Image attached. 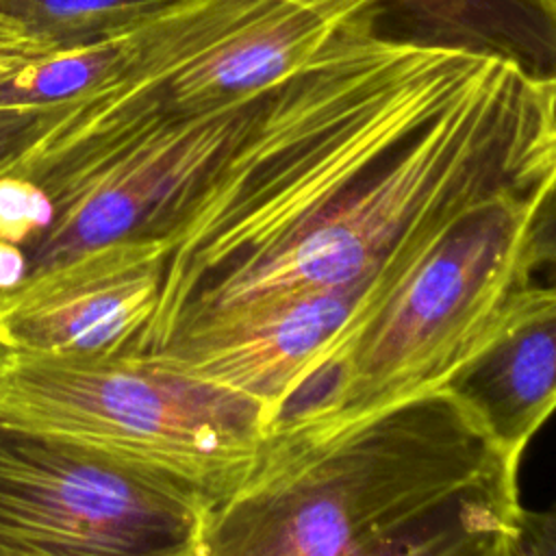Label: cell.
I'll return each mask as SVG.
<instances>
[{
  "instance_id": "1",
  "label": "cell",
  "mask_w": 556,
  "mask_h": 556,
  "mask_svg": "<svg viewBox=\"0 0 556 556\" xmlns=\"http://www.w3.org/2000/svg\"><path fill=\"white\" fill-rule=\"evenodd\" d=\"M556 180V80L343 24L243 102L141 352L365 282L502 191Z\"/></svg>"
},
{
  "instance_id": "2",
  "label": "cell",
  "mask_w": 556,
  "mask_h": 556,
  "mask_svg": "<svg viewBox=\"0 0 556 556\" xmlns=\"http://www.w3.org/2000/svg\"><path fill=\"white\" fill-rule=\"evenodd\" d=\"M519 460L443 387L276 428L204 510L200 556H513Z\"/></svg>"
},
{
  "instance_id": "3",
  "label": "cell",
  "mask_w": 556,
  "mask_h": 556,
  "mask_svg": "<svg viewBox=\"0 0 556 556\" xmlns=\"http://www.w3.org/2000/svg\"><path fill=\"white\" fill-rule=\"evenodd\" d=\"M549 185L495 193L450 219L304 380L271 430L343 421L441 389L526 285V230Z\"/></svg>"
},
{
  "instance_id": "4",
  "label": "cell",
  "mask_w": 556,
  "mask_h": 556,
  "mask_svg": "<svg viewBox=\"0 0 556 556\" xmlns=\"http://www.w3.org/2000/svg\"><path fill=\"white\" fill-rule=\"evenodd\" d=\"M0 417L150 463L213 502L248 476L271 434L258 400L143 354L0 350Z\"/></svg>"
},
{
  "instance_id": "5",
  "label": "cell",
  "mask_w": 556,
  "mask_h": 556,
  "mask_svg": "<svg viewBox=\"0 0 556 556\" xmlns=\"http://www.w3.org/2000/svg\"><path fill=\"white\" fill-rule=\"evenodd\" d=\"M193 482L0 417V556H200Z\"/></svg>"
},
{
  "instance_id": "6",
  "label": "cell",
  "mask_w": 556,
  "mask_h": 556,
  "mask_svg": "<svg viewBox=\"0 0 556 556\" xmlns=\"http://www.w3.org/2000/svg\"><path fill=\"white\" fill-rule=\"evenodd\" d=\"M343 24L365 26L334 0H193L180 28L163 35L148 70L70 100L28 152L191 119L258 96Z\"/></svg>"
},
{
  "instance_id": "7",
  "label": "cell",
  "mask_w": 556,
  "mask_h": 556,
  "mask_svg": "<svg viewBox=\"0 0 556 556\" xmlns=\"http://www.w3.org/2000/svg\"><path fill=\"white\" fill-rule=\"evenodd\" d=\"M169 250H100L2 293L0 350L87 358L139 354L161 302Z\"/></svg>"
},
{
  "instance_id": "8",
  "label": "cell",
  "mask_w": 556,
  "mask_h": 556,
  "mask_svg": "<svg viewBox=\"0 0 556 556\" xmlns=\"http://www.w3.org/2000/svg\"><path fill=\"white\" fill-rule=\"evenodd\" d=\"M415 254L378 278L315 291L265 308L235 324L182 339L154 358L258 400L269 410L274 426L304 380L393 285Z\"/></svg>"
},
{
  "instance_id": "9",
  "label": "cell",
  "mask_w": 556,
  "mask_h": 556,
  "mask_svg": "<svg viewBox=\"0 0 556 556\" xmlns=\"http://www.w3.org/2000/svg\"><path fill=\"white\" fill-rule=\"evenodd\" d=\"M443 389L500 447L521 458L556 413V289L526 280Z\"/></svg>"
},
{
  "instance_id": "10",
  "label": "cell",
  "mask_w": 556,
  "mask_h": 556,
  "mask_svg": "<svg viewBox=\"0 0 556 556\" xmlns=\"http://www.w3.org/2000/svg\"><path fill=\"white\" fill-rule=\"evenodd\" d=\"M382 39L493 54L556 80V9L543 0H334Z\"/></svg>"
},
{
  "instance_id": "11",
  "label": "cell",
  "mask_w": 556,
  "mask_h": 556,
  "mask_svg": "<svg viewBox=\"0 0 556 556\" xmlns=\"http://www.w3.org/2000/svg\"><path fill=\"white\" fill-rule=\"evenodd\" d=\"M178 0H0V74L111 43Z\"/></svg>"
},
{
  "instance_id": "12",
  "label": "cell",
  "mask_w": 556,
  "mask_h": 556,
  "mask_svg": "<svg viewBox=\"0 0 556 556\" xmlns=\"http://www.w3.org/2000/svg\"><path fill=\"white\" fill-rule=\"evenodd\" d=\"M70 102L0 104V174L13 167L67 111Z\"/></svg>"
},
{
  "instance_id": "13",
  "label": "cell",
  "mask_w": 556,
  "mask_h": 556,
  "mask_svg": "<svg viewBox=\"0 0 556 556\" xmlns=\"http://www.w3.org/2000/svg\"><path fill=\"white\" fill-rule=\"evenodd\" d=\"M549 265H556V180L534 206L523 241V269L528 278Z\"/></svg>"
},
{
  "instance_id": "14",
  "label": "cell",
  "mask_w": 556,
  "mask_h": 556,
  "mask_svg": "<svg viewBox=\"0 0 556 556\" xmlns=\"http://www.w3.org/2000/svg\"><path fill=\"white\" fill-rule=\"evenodd\" d=\"M513 556H556V500L543 508H523Z\"/></svg>"
},
{
  "instance_id": "15",
  "label": "cell",
  "mask_w": 556,
  "mask_h": 556,
  "mask_svg": "<svg viewBox=\"0 0 556 556\" xmlns=\"http://www.w3.org/2000/svg\"><path fill=\"white\" fill-rule=\"evenodd\" d=\"M528 282L556 289V265H549V267H543V269L534 271V274L528 278Z\"/></svg>"
},
{
  "instance_id": "16",
  "label": "cell",
  "mask_w": 556,
  "mask_h": 556,
  "mask_svg": "<svg viewBox=\"0 0 556 556\" xmlns=\"http://www.w3.org/2000/svg\"><path fill=\"white\" fill-rule=\"evenodd\" d=\"M545 4H549V7H554L556 9V0H543Z\"/></svg>"
},
{
  "instance_id": "17",
  "label": "cell",
  "mask_w": 556,
  "mask_h": 556,
  "mask_svg": "<svg viewBox=\"0 0 556 556\" xmlns=\"http://www.w3.org/2000/svg\"><path fill=\"white\" fill-rule=\"evenodd\" d=\"M2 78H9V76H4V74H0V80H2Z\"/></svg>"
}]
</instances>
